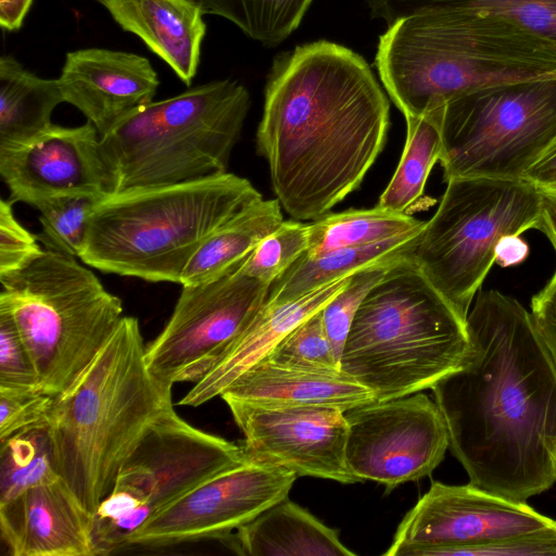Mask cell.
<instances>
[{
    "label": "cell",
    "mask_w": 556,
    "mask_h": 556,
    "mask_svg": "<svg viewBox=\"0 0 556 556\" xmlns=\"http://www.w3.org/2000/svg\"><path fill=\"white\" fill-rule=\"evenodd\" d=\"M466 323L462 365L431 389L448 448L468 483L527 502L556 481V368L515 298L480 289Z\"/></svg>",
    "instance_id": "1"
},
{
    "label": "cell",
    "mask_w": 556,
    "mask_h": 556,
    "mask_svg": "<svg viewBox=\"0 0 556 556\" xmlns=\"http://www.w3.org/2000/svg\"><path fill=\"white\" fill-rule=\"evenodd\" d=\"M390 104L363 56L328 40L278 55L256 148L295 220H316L363 182L382 152Z\"/></svg>",
    "instance_id": "2"
},
{
    "label": "cell",
    "mask_w": 556,
    "mask_h": 556,
    "mask_svg": "<svg viewBox=\"0 0 556 556\" xmlns=\"http://www.w3.org/2000/svg\"><path fill=\"white\" fill-rule=\"evenodd\" d=\"M144 356L138 319L124 316L79 379L53 397L47 417L55 471L92 515L149 427L173 406L172 388L154 378Z\"/></svg>",
    "instance_id": "3"
},
{
    "label": "cell",
    "mask_w": 556,
    "mask_h": 556,
    "mask_svg": "<svg viewBox=\"0 0 556 556\" xmlns=\"http://www.w3.org/2000/svg\"><path fill=\"white\" fill-rule=\"evenodd\" d=\"M375 65L404 117H418L486 88L556 78V47L488 17L434 12L390 25Z\"/></svg>",
    "instance_id": "4"
},
{
    "label": "cell",
    "mask_w": 556,
    "mask_h": 556,
    "mask_svg": "<svg viewBox=\"0 0 556 556\" xmlns=\"http://www.w3.org/2000/svg\"><path fill=\"white\" fill-rule=\"evenodd\" d=\"M261 199L247 178L228 172L111 192L90 216L79 258L104 273L180 285L206 237Z\"/></svg>",
    "instance_id": "5"
},
{
    "label": "cell",
    "mask_w": 556,
    "mask_h": 556,
    "mask_svg": "<svg viewBox=\"0 0 556 556\" xmlns=\"http://www.w3.org/2000/svg\"><path fill=\"white\" fill-rule=\"evenodd\" d=\"M468 344L466 319L408 257L364 298L340 368L376 400L396 399L432 389L462 365Z\"/></svg>",
    "instance_id": "6"
},
{
    "label": "cell",
    "mask_w": 556,
    "mask_h": 556,
    "mask_svg": "<svg viewBox=\"0 0 556 556\" xmlns=\"http://www.w3.org/2000/svg\"><path fill=\"white\" fill-rule=\"evenodd\" d=\"M250 106L243 85L222 79L131 112L100 137L113 192L226 173Z\"/></svg>",
    "instance_id": "7"
},
{
    "label": "cell",
    "mask_w": 556,
    "mask_h": 556,
    "mask_svg": "<svg viewBox=\"0 0 556 556\" xmlns=\"http://www.w3.org/2000/svg\"><path fill=\"white\" fill-rule=\"evenodd\" d=\"M0 282V308L20 331L40 390L53 396L79 379L124 317L117 295L75 256L54 250Z\"/></svg>",
    "instance_id": "8"
},
{
    "label": "cell",
    "mask_w": 556,
    "mask_h": 556,
    "mask_svg": "<svg viewBox=\"0 0 556 556\" xmlns=\"http://www.w3.org/2000/svg\"><path fill=\"white\" fill-rule=\"evenodd\" d=\"M439 207L426 222L412 254L428 281L467 320L508 235L538 229L540 190L526 179L448 180Z\"/></svg>",
    "instance_id": "9"
},
{
    "label": "cell",
    "mask_w": 556,
    "mask_h": 556,
    "mask_svg": "<svg viewBox=\"0 0 556 556\" xmlns=\"http://www.w3.org/2000/svg\"><path fill=\"white\" fill-rule=\"evenodd\" d=\"M440 164L456 178L523 179L556 139V78L491 87L448 101Z\"/></svg>",
    "instance_id": "10"
},
{
    "label": "cell",
    "mask_w": 556,
    "mask_h": 556,
    "mask_svg": "<svg viewBox=\"0 0 556 556\" xmlns=\"http://www.w3.org/2000/svg\"><path fill=\"white\" fill-rule=\"evenodd\" d=\"M240 266L214 281L181 286L170 318L146 346L147 366L162 384L202 379L265 304L270 286Z\"/></svg>",
    "instance_id": "11"
},
{
    "label": "cell",
    "mask_w": 556,
    "mask_h": 556,
    "mask_svg": "<svg viewBox=\"0 0 556 556\" xmlns=\"http://www.w3.org/2000/svg\"><path fill=\"white\" fill-rule=\"evenodd\" d=\"M345 459L359 481L394 489L427 476L443 460L448 432L435 403L427 394L376 400L344 413Z\"/></svg>",
    "instance_id": "12"
},
{
    "label": "cell",
    "mask_w": 556,
    "mask_h": 556,
    "mask_svg": "<svg viewBox=\"0 0 556 556\" xmlns=\"http://www.w3.org/2000/svg\"><path fill=\"white\" fill-rule=\"evenodd\" d=\"M556 521L526 502L471 485L432 481L405 515L384 556H456L477 546L541 532Z\"/></svg>",
    "instance_id": "13"
},
{
    "label": "cell",
    "mask_w": 556,
    "mask_h": 556,
    "mask_svg": "<svg viewBox=\"0 0 556 556\" xmlns=\"http://www.w3.org/2000/svg\"><path fill=\"white\" fill-rule=\"evenodd\" d=\"M296 478L283 468L247 458L157 510L127 544L164 546L211 539L224 542L232 530L288 497Z\"/></svg>",
    "instance_id": "14"
},
{
    "label": "cell",
    "mask_w": 556,
    "mask_h": 556,
    "mask_svg": "<svg viewBox=\"0 0 556 556\" xmlns=\"http://www.w3.org/2000/svg\"><path fill=\"white\" fill-rule=\"evenodd\" d=\"M223 400L243 433L241 446L248 459L283 468L298 477L358 482L345 459V412L329 406Z\"/></svg>",
    "instance_id": "15"
},
{
    "label": "cell",
    "mask_w": 556,
    "mask_h": 556,
    "mask_svg": "<svg viewBox=\"0 0 556 556\" xmlns=\"http://www.w3.org/2000/svg\"><path fill=\"white\" fill-rule=\"evenodd\" d=\"M245 459L241 445L189 425L170 406L143 434L115 484L131 489L155 514Z\"/></svg>",
    "instance_id": "16"
},
{
    "label": "cell",
    "mask_w": 556,
    "mask_h": 556,
    "mask_svg": "<svg viewBox=\"0 0 556 556\" xmlns=\"http://www.w3.org/2000/svg\"><path fill=\"white\" fill-rule=\"evenodd\" d=\"M0 175L13 203L35 208L58 195L113 192L100 135L88 121L76 127L52 124L28 141L0 146Z\"/></svg>",
    "instance_id": "17"
},
{
    "label": "cell",
    "mask_w": 556,
    "mask_h": 556,
    "mask_svg": "<svg viewBox=\"0 0 556 556\" xmlns=\"http://www.w3.org/2000/svg\"><path fill=\"white\" fill-rule=\"evenodd\" d=\"M58 79L64 102L78 109L100 137L152 102L160 86L147 58L104 48L67 52Z\"/></svg>",
    "instance_id": "18"
},
{
    "label": "cell",
    "mask_w": 556,
    "mask_h": 556,
    "mask_svg": "<svg viewBox=\"0 0 556 556\" xmlns=\"http://www.w3.org/2000/svg\"><path fill=\"white\" fill-rule=\"evenodd\" d=\"M0 529L13 556L100 555L93 515L60 477L0 502Z\"/></svg>",
    "instance_id": "19"
},
{
    "label": "cell",
    "mask_w": 556,
    "mask_h": 556,
    "mask_svg": "<svg viewBox=\"0 0 556 556\" xmlns=\"http://www.w3.org/2000/svg\"><path fill=\"white\" fill-rule=\"evenodd\" d=\"M352 275L336 279L295 300L266 301L217 364L194 383L178 404L199 406L220 396L232 381L266 357L298 325L323 309L349 283Z\"/></svg>",
    "instance_id": "20"
},
{
    "label": "cell",
    "mask_w": 556,
    "mask_h": 556,
    "mask_svg": "<svg viewBox=\"0 0 556 556\" xmlns=\"http://www.w3.org/2000/svg\"><path fill=\"white\" fill-rule=\"evenodd\" d=\"M124 29L139 37L190 86L206 33L202 11L189 0H97Z\"/></svg>",
    "instance_id": "21"
},
{
    "label": "cell",
    "mask_w": 556,
    "mask_h": 556,
    "mask_svg": "<svg viewBox=\"0 0 556 556\" xmlns=\"http://www.w3.org/2000/svg\"><path fill=\"white\" fill-rule=\"evenodd\" d=\"M269 405H316L343 412L376 401L374 393L342 371L327 372L280 365L263 358L220 394Z\"/></svg>",
    "instance_id": "22"
},
{
    "label": "cell",
    "mask_w": 556,
    "mask_h": 556,
    "mask_svg": "<svg viewBox=\"0 0 556 556\" xmlns=\"http://www.w3.org/2000/svg\"><path fill=\"white\" fill-rule=\"evenodd\" d=\"M237 554L248 556H355L329 528L288 500L274 504L237 529Z\"/></svg>",
    "instance_id": "23"
},
{
    "label": "cell",
    "mask_w": 556,
    "mask_h": 556,
    "mask_svg": "<svg viewBox=\"0 0 556 556\" xmlns=\"http://www.w3.org/2000/svg\"><path fill=\"white\" fill-rule=\"evenodd\" d=\"M279 200L248 204L216 228L185 266L181 286L214 281L238 268L254 248L282 222Z\"/></svg>",
    "instance_id": "24"
},
{
    "label": "cell",
    "mask_w": 556,
    "mask_h": 556,
    "mask_svg": "<svg viewBox=\"0 0 556 556\" xmlns=\"http://www.w3.org/2000/svg\"><path fill=\"white\" fill-rule=\"evenodd\" d=\"M64 102L59 79L42 78L13 55L0 59V146L30 140L53 123L54 109Z\"/></svg>",
    "instance_id": "25"
},
{
    "label": "cell",
    "mask_w": 556,
    "mask_h": 556,
    "mask_svg": "<svg viewBox=\"0 0 556 556\" xmlns=\"http://www.w3.org/2000/svg\"><path fill=\"white\" fill-rule=\"evenodd\" d=\"M370 15L388 26L407 16L454 12L511 25L556 47V0H366Z\"/></svg>",
    "instance_id": "26"
},
{
    "label": "cell",
    "mask_w": 556,
    "mask_h": 556,
    "mask_svg": "<svg viewBox=\"0 0 556 556\" xmlns=\"http://www.w3.org/2000/svg\"><path fill=\"white\" fill-rule=\"evenodd\" d=\"M420 232L369 245L340 249L317 256L304 254L271 283L266 301L295 300L363 267L412 257Z\"/></svg>",
    "instance_id": "27"
},
{
    "label": "cell",
    "mask_w": 556,
    "mask_h": 556,
    "mask_svg": "<svg viewBox=\"0 0 556 556\" xmlns=\"http://www.w3.org/2000/svg\"><path fill=\"white\" fill-rule=\"evenodd\" d=\"M425 224L406 213L379 206L327 213L309 224V245L305 255L317 256L408 236L421 231Z\"/></svg>",
    "instance_id": "28"
},
{
    "label": "cell",
    "mask_w": 556,
    "mask_h": 556,
    "mask_svg": "<svg viewBox=\"0 0 556 556\" xmlns=\"http://www.w3.org/2000/svg\"><path fill=\"white\" fill-rule=\"evenodd\" d=\"M441 110L442 106L418 117H405L407 134L403 153L377 206L406 213L422 194L428 176L441 156Z\"/></svg>",
    "instance_id": "29"
},
{
    "label": "cell",
    "mask_w": 556,
    "mask_h": 556,
    "mask_svg": "<svg viewBox=\"0 0 556 556\" xmlns=\"http://www.w3.org/2000/svg\"><path fill=\"white\" fill-rule=\"evenodd\" d=\"M203 14L224 17L248 37L275 47L300 25L312 0H189Z\"/></svg>",
    "instance_id": "30"
},
{
    "label": "cell",
    "mask_w": 556,
    "mask_h": 556,
    "mask_svg": "<svg viewBox=\"0 0 556 556\" xmlns=\"http://www.w3.org/2000/svg\"><path fill=\"white\" fill-rule=\"evenodd\" d=\"M0 502L25 489L59 478L46 426L1 442Z\"/></svg>",
    "instance_id": "31"
},
{
    "label": "cell",
    "mask_w": 556,
    "mask_h": 556,
    "mask_svg": "<svg viewBox=\"0 0 556 556\" xmlns=\"http://www.w3.org/2000/svg\"><path fill=\"white\" fill-rule=\"evenodd\" d=\"M105 195L72 193L50 198L38 205L45 249L79 257L87 237L90 216Z\"/></svg>",
    "instance_id": "32"
},
{
    "label": "cell",
    "mask_w": 556,
    "mask_h": 556,
    "mask_svg": "<svg viewBox=\"0 0 556 556\" xmlns=\"http://www.w3.org/2000/svg\"><path fill=\"white\" fill-rule=\"evenodd\" d=\"M309 245V224L282 222L247 256L240 271L263 283H271L285 274Z\"/></svg>",
    "instance_id": "33"
},
{
    "label": "cell",
    "mask_w": 556,
    "mask_h": 556,
    "mask_svg": "<svg viewBox=\"0 0 556 556\" xmlns=\"http://www.w3.org/2000/svg\"><path fill=\"white\" fill-rule=\"evenodd\" d=\"M152 508L131 489L115 484L93 514V535L100 555L127 544L152 515Z\"/></svg>",
    "instance_id": "34"
},
{
    "label": "cell",
    "mask_w": 556,
    "mask_h": 556,
    "mask_svg": "<svg viewBox=\"0 0 556 556\" xmlns=\"http://www.w3.org/2000/svg\"><path fill=\"white\" fill-rule=\"evenodd\" d=\"M264 358L303 369L341 371L340 361L325 329L321 309L298 325Z\"/></svg>",
    "instance_id": "35"
},
{
    "label": "cell",
    "mask_w": 556,
    "mask_h": 556,
    "mask_svg": "<svg viewBox=\"0 0 556 556\" xmlns=\"http://www.w3.org/2000/svg\"><path fill=\"white\" fill-rule=\"evenodd\" d=\"M401 261L376 263L356 270L349 283L321 309L326 332L339 361L364 298L388 269Z\"/></svg>",
    "instance_id": "36"
},
{
    "label": "cell",
    "mask_w": 556,
    "mask_h": 556,
    "mask_svg": "<svg viewBox=\"0 0 556 556\" xmlns=\"http://www.w3.org/2000/svg\"><path fill=\"white\" fill-rule=\"evenodd\" d=\"M0 389L40 390L29 352L12 316L3 308H0Z\"/></svg>",
    "instance_id": "37"
},
{
    "label": "cell",
    "mask_w": 556,
    "mask_h": 556,
    "mask_svg": "<svg viewBox=\"0 0 556 556\" xmlns=\"http://www.w3.org/2000/svg\"><path fill=\"white\" fill-rule=\"evenodd\" d=\"M53 397L40 390L0 389V443L46 426Z\"/></svg>",
    "instance_id": "38"
},
{
    "label": "cell",
    "mask_w": 556,
    "mask_h": 556,
    "mask_svg": "<svg viewBox=\"0 0 556 556\" xmlns=\"http://www.w3.org/2000/svg\"><path fill=\"white\" fill-rule=\"evenodd\" d=\"M12 204L10 199L0 201V277L25 268L46 251L37 235L15 218Z\"/></svg>",
    "instance_id": "39"
},
{
    "label": "cell",
    "mask_w": 556,
    "mask_h": 556,
    "mask_svg": "<svg viewBox=\"0 0 556 556\" xmlns=\"http://www.w3.org/2000/svg\"><path fill=\"white\" fill-rule=\"evenodd\" d=\"M531 315L556 368V269L547 283L532 296Z\"/></svg>",
    "instance_id": "40"
},
{
    "label": "cell",
    "mask_w": 556,
    "mask_h": 556,
    "mask_svg": "<svg viewBox=\"0 0 556 556\" xmlns=\"http://www.w3.org/2000/svg\"><path fill=\"white\" fill-rule=\"evenodd\" d=\"M523 179L539 190L556 192V139L529 168Z\"/></svg>",
    "instance_id": "41"
},
{
    "label": "cell",
    "mask_w": 556,
    "mask_h": 556,
    "mask_svg": "<svg viewBox=\"0 0 556 556\" xmlns=\"http://www.w3.org/2000/svg\"><path fill=\"white\" fill-rule=\"evenodd\" d=\"M529 254L528 243L518 235H508L495 248V263L502 267L522 263Z\"/></svg>",
    "instance_id": "42"
},
{
    "label": "cell",
    "mask_w": 556,
    "mask_h": 556,
    "mask_svg": "<svg viewBox=\"0 0 556 556\" xmlns=\"http://www.w3.org/2000/svg\"><path fill=\"white\" fill-rule=\"evenodd\" d=\"M34 0H0V26L8 31L21 28Z\"/></svg>",
    "instance_id": "43"
},
{
    "label": "cell",
    "mask_w": 556,
    "mask_h": 556,
    "mask_svg": "<svg viewBox=\"0 0 556 556\" xmlns=\"http://www.w3.org/2000/svg\"><path fill=\"white\" fill-rule=\"evenodd\" d=\"M542 197L541 230L549 240L556 252V192L540 190Z\"/></svg>",
    "instance_id": "44"
},
{
    "label": "cell",
    "mask_w": 556,
    "mask_h": 556,
    "mask_svg": "<svg viewBox=\"0 0 556 556\" xmlns=\"http://www.w3.org/2000/svg\"><path fill=\"white\" fill-rule=\"evenodd\" d=\"M555 469H556V465H555Z\"/></svg>",
    "instance_id": "45"
}]
</instances>
